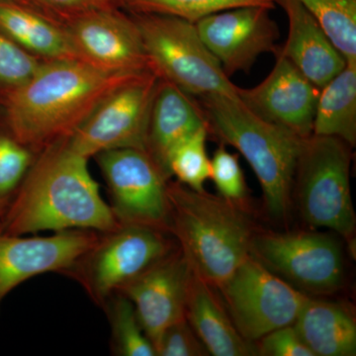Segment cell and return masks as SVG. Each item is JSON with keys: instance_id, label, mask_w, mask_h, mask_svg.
Returning a JSON list of instances; mask_svg holds the SVG:
<instances>
[{"instance_id": "5b68a950", "label": "cell", "mask_w": 356, "mask_h": 356, "mask_svg": "<svg viewBox=\"0 0 356 356\" xmlns=\"http://www.w3.org/2000/svg\"><path fill=\"white\" fill-rule=\"evenodd\" d=\"M353 147L334 137L303 140L293 195L307 224L336 232L355 248L356 218L350 191Z\"/></svg>"}, {"instance_id": "44dd1931", "label": "cell", "mask_w": 356, "mask_h": 356, "mask_svg": "<svg viewBox=\"0 0 356 356\" xmlns=\"http://www.w3.org/2000/svg\"><path fill=\"white\" fill-rule=\"evenodd\" d=\"M0 31L24 50L50 60L77 58L65 29L27 4L0 1Z\"/></svg>"}, {"instance_id": "603a6c76", "label": "cell", "mask_w": 356, "mask_h": 356, "mask_svg": "<svg viewBox=\"0 0 356 356\" xmlns=\"http://www.w3.org/2000/svg\"><path fill=\"white\" fill-rule=\"evenodd\" d=\"M346 63H356V0H298Z\"/></svg>"}, {"instance_id": "8992f818", "label": "cell", "mask_w": 356, "mask_h": 356, "mask_svg": "<svg viewBox=\"0 0 356 356\" xmlns=\"http://www.w3.org/2000/svg\"><path fill=\"white\" fill-rule=\"evenodd\" d=\"M149 65L159 79L191 96L238 97V86L199 36L195 23L161 14H135Z\"/></svg>"}, {"instance_id": "3957f363", "label": "cell", "mask_w": 356, "mask_h": 356, "mask_svg": "<svg viewBox=\"0 0 356 356\" xmlns=\"http://www.w3.org/2000/svg\"><path fill=\"white\" fill-rule=\"evenodd\" d=\"M170 234L192 273L219 288L250 255L255 233L243 206L196 191L179 182H168Z\"/></svg>"}, {"instance_id": "52a82bcc", "label": "cell", "mask_w": 356, "mask_h": 356, "mask_svg": "<svg viewBox=\"0 0 356 356\" xmlns=\"http://www.w3.org/2000/svg\"><path fill=\"white\" fill-rule=\"evenodd\" d=\"M168 235L146 227L121 225L102 233L67 274L96 305L103 307L122 287L177 248Z\"/></svg>"}, {"instance_id": "9a60e30c", "label": "cell", "mask_w": 356, "mask_h": 356, "mask_svg": "<svg viewBox=\"0 0 356 356\" xmlns=\"http://www.w3.org/2000/svg\"><path fill=\"white\" fill-rule=\"evenodd\" d=\"M274 56L270 74L254 88H238V97L257 116L307 139L313 135L320 88L283 55L280 47Z\"/></svg>"}, {"instance_id": "1f68e13d", "label": "cell", "mask_w": 356, "mask_h": 356, "mask_svg": "<svg viewBox=\"0 0 356 356\" xmlns=\"http://www.w3.org/2000/svg\"><path fill=\"white\" fill-rule=\"evenodd\" d=\"M33 3L43 13H51L65 16L100 8V7L114 6L110 0H32Z\"/></svg>"}, {"instance_id": "277c9868", "label": "cell", "mask_w": 356, "mask_h": 356, "mask_svg": "<svg viewBox=\"0 0 356 356\" xmlns=\"http://www.w3.org/2000/svg\"><path fill=\"white\" fill-rule=\"evenodd\" d=\"M200 106L209 132L221 144L238 149L254 170L270 217L285 219L291 209L295 170L304 139L257 116L238 97L204 95Z\"/></svg>"}, {"instance_id": "ac0fdd59", "label": "cell", "mask_w": 356, "mask_h": 356, "mask_svg": "<svg viewBox=\"0 0 356 356\" xmlns=\"http://www.w3.org/2000/svg\"><path fill=\"white\" fill-rule=\"evenodd\" d=\"M206 125L203 110L191 95L175 84L159 81L149 116L147 152L168 179L166 161L170 152Z\"/></svg>"}, {"instance_id": "e0dca14e", "label": "cell", "mask_w": 356, "mask_h": 356, "mask_svg": "<svg viewBox=\"0 0 356 356\" xmlns=\"http://www.w3.org/2000/svg\"><path fill=\"white\" fill-rule=\"evenodd\" d=\"M288 18V36L280 47L285 57L318 88L346 67V60L298 0H275Z\"/></svg>"}, {"instance_id": "ffe728a7", "label": "cell", "mask_w": 356, "mask_h": 356, "mask_svg": "<svg viewBox=\"0 0 356 356\" xmlns=\"http://www.w3.org/2000/svg\"><path fill=\"white\" fill-rule=\"evenodd\" d=\"M314 356H355V314L344 304L307 297L294 322Z\"/></svg>"}, {"instance_id": "9c48e42d", "label": "cell", "mask_w": 356, "mask_h": 356, "mask_svg": "<svg viewBox=\"0 0 356 356\" xmlns=\"http://www.w3.org/2000/svg\"><path fill=\"white\" fill-rule=\"evenodd\" d=\"M159 81L158 74L149 70L115 89L65 138L67 146L88 159L126 147L147 151L149 116Z\"/></svg>"}, {"instance_id": "7c38bea8", "label": "cell", "mask_w": 356, "mask_h": 356, "mask_svg": "<svg viewBox=\"0 0 356 356\" xmlns=\"http://www.w3.org/2000/svg\"><path fill=\"white\" fill-rule=\"evenodd\" d=\"M67 19L65 31L79 60L109 72L153 70L135 19L114 6L90 9Z\"/></svg>"}, {"instance_id": "4316f807", "label": "cell", "mask_w": 356, "mask_h": 356, "mask_svg": "<svg viewBox=\"0 0 356 356\" xmlns=\"http://www.w3.org/2000/svg\"><path fill=\"white\" fill-rule=\"evenodd\" d=\"M32 149L9 135H0V200L10 201L32 165Z\"/></svg>"}, {"instance_id": "f1b7e54d", "label": "cell", "mask_w": 356, "mask_h": 356, "mask_svg": "<svg viewBox=\"0 0 356 356\" xmlns=\"http://www.w3.org/2000/svg\"><path fill=\"white\" fill-rule=\"evenodd\" d=\"M41 65L31 53L0 31V83L13 88L21 86Z\"/></svg>"}, {"instance_id": "8fae6325", "label": "cell", "mask_w": 356, "mask_h": 356, "mask_svg": "<svg viewBox=\"0 0 356 356\" xmlns=\"http://www.w3.org/2000/svg\"><path fill=\"white\" fill-rule=\"evenodd\" d=\"M117 221L170 235L168 178L147 151L133 147L96 154Z\"/></svg>"}, {"instance_id": "d4e9b609", "label": "cell", "mask_w": 356, "mask_h": 356, "mask_svg": "<svg viewBox=\"0 0 356 356\" xmlns=\"http://www.w3.org/2000/svg\"><path fill=\"white\" fill-rule=\"evenodd\" d=\"M275 0H118L135 14H161L197 22L211 14L236 7L259 6L274 8Z\"/></svg>"}, {"instance_id": "6da1fadb", "label": "cell", "mask_w": 356, "mask_h": 356, "mask_svg": "<svg viewBox=\"0 0 356 356\" xmlns=\"http://www.w3.org/2000/svg\"><path fill=\"white\" fill-rule=\"evenodd\" d=\"M88 159L70 149L65 139L44 147L9 201L0 229L25 236L70 229L107 233L121 226L103 200Z\"/></svg>"}, {"instance_id": "d6a6232c", "label": "cell", "mask_w": 356, "mask_h": 356, "mask_svg": "<svg viewBox=\"0 0 356 356\" xmlns=\"http://www.w3.org/2000/svg\"><path fill=\"white\" fill-rule=\"evenodd\" d=\"M0 1L19 2V3L27 4V6H33L35 7V8H37V7L35 6V4L33 3L32 0H0Z\"/></svg>"}, {"instance_id": "e575fe53", "label": "cell", "mask_w": 356, "mask_h": 356, "mask_svg": "<svg viewBox=\"0 0 356 356\" xmlns=\"http://www.w3.org/2000/svg\"><path fill=\"white\" fill-rule=\"evenodd\" d=\"M110 1L112 2V3L114 4V6H116L117 4V1H118V0H110Z\"/></svg>"}, {"instance_id": "484cf974", "label": "cell", "mask_w": 356, "mask_h": 356, "mask_svg": "<svg viewBox=\"0 0 356 356\" xmlns=\"http://www.w3.org/2000/svg\"><path fill=\"white\" fill-rule=\"evenodd\" d=\"M208 126H203L170 152L166 161L168 175L179 184L196 191H203L210 178V159L206 151Z\"/></svg>"}, {"instance_id": "cb8c5ba5", "label": "cell", "mask_w": 356, "mask_h": 356, "mask_svg": "<svg viewBox=\"0 0 356 356\" xmlns=\"http://www.w3.org/2000/svg\"><path fill=\"white\" fill-rule=\"evenodd\" d=\"M108 316L114 355L156 356L130 300L116 293L102 307Z\"/></svg>"}, {"instance_id": "5bb4252c", "label": "cell", "mask_w": 356, "mask_h": 356, "mask_svg": "<svg viewBox=\"0 0 356 356\" xmlns=\"http://www.w3.org/2000/svg\"><path fill=\"white\" fill-rule=\"evenodd\" d=\"M102 233L70 229L46 236H24L0 229V308L14 288L48 273H69Z\"/></svg>"}, {"instance_id": "d6986e66", "label": "cell", "mask_w": 356, "mask_h": 356, "mask_svg": "<svg viewBox=\"0 0 356 356\" xmlns=\"http://www.w3.org/2000/svg\"><path fill=\"white\" fill-rule=\"evenodd\" d=\"M212 288L192 273L185 307L187 322L211 355L257 356L255 343L241 336Z\"/></svg>"}, {"instance_id": "4dcf8cb0", "label": "cell", "mask_w": 356, "mask_h": 356, "mask_svg": "<svg viewBox=\"0 0 356 356\" xmlns=\"http://www.w3.org/2000/svg\"><path fill=\"white\" fill-rule=\"evenodd\" d=\"M257 355L314 356L300 337L294 324L268 332L255 343Z\"/></svg>"}, {"instance_id": "4fadbf2b", "label": "cell", "mask_w": 356, "mask_h": 356, "mask_svg": "<svg viewBox=\"0 0 356 356\" xmlns=\"http://www.w3.org/2000/svg\"><path fill=\"white\" fill-rule=\"evenodd\" d=\"M269 10L259 6L236 7L195 22L199 36L229 77L250 72L261 55L277 50L280 30Z\"/></svg>"}, {"instance_id": "30bf717a", "label": "cell", "mask_w": 356, "mask_h": 356, "mask_svg": "<svg viewBox=\"0 0 356 356\" xmlns=\"http://www.w3.org/2000/svg\"><path fill=\"white\" fill-rule=\"evenodd\" d=\"M218 289L236 329L252 343L294 324L308 297L250 254Z\"/></svg>"}, {"instance_id": "2e32d148", "label": "cell", "mask_w": 356, "mask_h": 356, "mask_svg": "<svg viewBox=\"0 0 356 356\" xmlns=\"http://www.w3.org/2000/svg\"><path fill=\"white\" fill-rule=\"evenodd\" d=\"M191 276V267L177 245L118 292L133 304L154 348L166 327L185 318Z\"/></svg>"}, {"instance_id": "f546056e", "label": "cell", "mask_w": 356, "mask_h": 356, "mask_svg": "<svg viewBox=\"0 0 356 356\" xmlns=\"http://www.w3.org/2000/svg\"><path fill=\"white\" fill-rule=\"evenodd\" d=\"M156 356L210 355L186 318L166 327L154 344Z\"/></svg>"}, {"instance_id": "ba28073f", "label": "cell", "mask_w": 356, "mask_h": 356, "mask_svg": "<svg viewBox=\"0 0 356 356\" xmlns=\"http://www.w3.org/2000/svg\"><path fill=\"white\" fill-rule=\"evenodd\" d=\"M250 254L307 296L332 294L343 284V248L331 236L255 231Z\"/></svg>"}, {"instance_id": "83f0119b", "label": "cell", "mask_w": 356, "mask_h": 356, "mask_svg": "<svg viewBox=\"0 0 356 356\" xmlns=\"http://www.w3.org/2000/svg\"><path fill=\"white\" fill-rule=\"evenodd\" d=\"M219 196L243 206L248 197V186L238 154L229 153L225 145L218 147L210 159V178Z\"/></svg>"}, {"instance_id": "7402d4cb", "label": "cell", "mask_w": 356, "mask_h": 356, "mask_svg": "<svg viewBox=\"0 0 356 356\" xmlns=\"http://www.w3.org/2000/svg\"><path fill=\"white\" fill-rule=\"evenodd\" d=\"M313 135L334 137L356 144V63L346 67L320 89Z\"/></svg>"}, {"instance_id": "836d02e7", "label": "cell", "mask_w": 356, "mask_h": 356, "mask_svg": "<svg viewBox=\"0 0 356 356\" xmlns=\"http://www.w3.org/2000/svg\"><path fill=\"white\" fill-rule=\"evenodd\" d=\"M9 201L6 200H0V218L2 217V215L6 212L7 206H8Z\"/></svg>"}, {"instance_id": "7a4b0ae2", "label": "cell", "mask_w": 356, "mask_h": 356, "mask_svg": "<svg viewBox=\"0 0 356 356\" xmlns=\"http://www.w3.org/2000/svg\"><path fill=\"white\" fill-rule=\"evenodd\" d=\"M144 72H109L79 58L41 64L7 95L10 135L31 149L64 140L112 91Z\"/></svg>"}]
</instances>
